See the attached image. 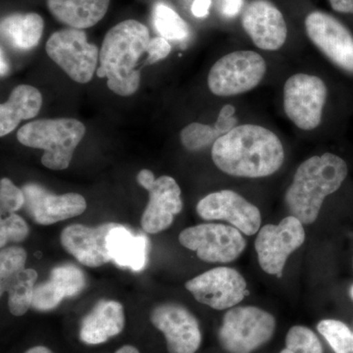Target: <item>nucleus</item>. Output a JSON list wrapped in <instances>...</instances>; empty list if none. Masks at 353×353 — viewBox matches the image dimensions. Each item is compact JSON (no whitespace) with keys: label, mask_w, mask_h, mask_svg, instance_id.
<instances>
[{"label":"nucleus","mask_w":353,"mask_h":353,"mask_svg":"<svg viewBox=\"0 0 353 353\" xmlns=\"http://www.w3.org/2000/svg\"><path fill=\"white\" fill-rule=\"evenodd\" d=\"M118 224L104 223L97 227L74 224L65 228L60 234L64 250L81 264L95 267L112 261L108 248V236Z\"/></svg>","instance_id":"nucleus-18"},{"label":"nucleus","mask_w":353,"mask_h":353,"mask_svg":"<svg viewBox=\"0 0 353 353\" xmlns=\"http://www.w3.org/2000/svg\"><path fill=\"white\" fill-rule=\"evenodd\" d=\"M25 353H53L51 352L50 348L43 347V345H38V347H34L30 348L29 350H27Z\"/></svg>","instance_id":"nucleus-39"},{"label":"nucleus","mask_w":353,"mask_h":353,"mask_svg":"<svg viewBox=\"0 0 353 353\" xmlns=\"http://www.w3.org/2000/svg\"><path fill=\"white\" fill-rule=\"evenodd\" d=\"M150 41L148 28L136 20L123 21L105 34L97 74L99 78L108 79V87L114 94L121 97L136 94L141 85V71L137 65Z\"/></svg>","instance_id":"nucleus-2"},{"label":"nucleus","mask_w":353,"mask_h":353,"mask_svg":"<svg viewBox=\"0 0 353 353\" xmlns=\"http://www.w3.org/2000/svg\"><path fill=\"white\" fill-rule=\"evenodd\" d=\"M2 39L11 48L28 51L38 46L44 22L37 13H15L6 16L0 24Z\"/></svg>","instance_id":"nucleus-23"},{"label":"nucleus","mask_w":353,"mask_h":353,"mask_svg":"<svg viewBox=\"0 0 353 353\" xmlns=\"http://www.w3.org/2000/svg\"><path fill=\"white\" fill-rule=\"evenodd\" d=\"M115 353H139V352L132 345H124V347H120Z\"/></svg>","instance_id":"nucleus-40"},{"label":"nucleus","mask_w":353,"mask_h":353,"mask_svg":"<svg viewBox=\"0 0 353 353\" xmlns=\"http://www.w3.org/2000/svg\"><path fill=\"white\" fill-rule=\"evenodd\" d=\"M38 273L34 269H24L10 280L1 284V294L8 292V307L11 314L23 316L32 307Z\"/></svg>","instance_id":"nucleus-24"},{"label":"nucleus","mask_w":353,"mask_h":353,"mask_svg":"<svg viewBox=\"0 0 353 353\" xmlns=\"http://www.w3.org/2000/svg\"><path fill=\"white\" fill-rule=\"evenodd\" d=\"M181 245L196 252L208 263H229L241 256L246 241L241 232L223 224H199L187 228L179 236Z\"/></svg>","instance_id":"nucleus-9"},{"label":"nucleus","mask_w":353,"mask_h":353,"mask_svg":"<svg viewBox=\"0 0 353 353\" xmlns=\"http://www.w3.org/2000/svg\"><path fill=\"white\" fill-rule=\"evenodd\" d=\"M317 330L328 341L334 353H353V331L339 320L327 319L318 323Z\"/></svg>","instance_id":"nucleus-26"},{"label":"nucleus","mask_w":353,"mask_h":353,"mask_svg":"<svg viewBox=\"0 0 353 353\" xmlns=\"http://www.w3.org/2000/svg\"><path fill=\"white\" fill-rule=\"evenodd\" d=\"M236 126H238V118L236 117V108L232 104H226L221 108L214 127L222 137Z\"/></svg>","instance_id":"nucleus-35"},{"label":"nucleus","mask_w":353,"mask_h":353,"mask_svg":"<svg viewBox=\"0 0 353 353\" xmlns=\"http://www.w3.org/2000/svg\"><path fill=\"white\" fill-rule=\"evenodd\" d=\"M48 57L75 82L87 83L94 78L99 58V50L88 41L83 30H61L53 32L46 41Z\"/></svg>","instance_id":"nucleus-7"},{"label":"nucleus","mask_w":353,"mask_h":353,"mask_svg":"<svg viewBox=\"0 0 353 353\" xmlns=\"http://www.w3.org/2000/svg\"><path fill=\"white\" fill-rule=\"evenodd\" d=\"M305 241L303 224L290 215L278 225H266L260 229L255 240L259 262L262 270L280 277L288 257Z\"/></svg>","instance_id":"nucleus-11"},{"label":"nucleus","mask_w":353,"mask_h":353,"mask_svg":"<svg viewBox=\"0 0 353 353\" xmlns=\"http://www.w3.org/2000/svg\"><path fill=\"white\" fill-rule=\"evenodd\" d=\"M327 99L328 88L319 77L299 73L285 81V115L303 131H313L321 124Z\"/></svg>","instance_id":"nucleus-8"},{"label":"nucleus","mask_w":353,"mask_h":353,"mask_svg":"<svg viewBox=\"0 0 353 353\" xmlns=\"http://www.w3.org/2000/svg\"><path fill=\"white\" fill-rule=\"evenodd\" d=\"M348 174L347 162L333 153L316 155L299 165L285 201L303 224L317 220L325 199L340 189Z\"/></svg>","instance_id":"nucleus-3"},{"label":"nucleus","mask_w":353,"mask_h":353,"mask_svg":"<svg viewBox=\"0 0 353 353\" xmlns=\"http://www.w3.org/2000/svg\"><path fill=\"white\" fill-rule=\"evenodd\" d=\"M243 0H224L223 2V13L227 17H236L241 8H243Z\"/></svg>","instance_id":"nucleus-36"},{"label":"nucleus","mask_w":353,"mask_h":353,"mask_svg":"<svg viewBox=\"0 0 353 353\" xmlns=\"http://www.w3.org/2000/svg\"><path fill=\"white\" fill-rule=\"evenodd\" d=\"M108 248L112 261L121 268L136 272L145 268L148 253L145 236H134L126 227L118 224L108 234Z\"/></svg>","instance_id":"nucleus-22"},{"label":"nucleus","mask_w":353,"mask_h":353,"mask_svg":"<svg viewBox=\"0 0 353 353\" xmlns=\"http://www.w3.org/2000/svg\"><path fill=\"white\" fill-rule=\"evenodd\" d=\"M27 252L20 246L3 248L0 252V279L1 284L24 270Z\"/></svg>","instance_id":"nucleus-30"},{"label":"nucleus","mask_w":353,"mask_h":353,"mask_svg":"<svg viewBox=\"0 0 353 353\" xmlns=\"http://www.w3.org/2000/svg\"><path fill=\"white\" fill-rule=\"evenodd\" d=\"M8 72V66H7V62L4 59L3 51L1 50V76L6 75Z\"/></svg>","instance_id":"nucleus-41"},{"label":"nucleus","mask_w":353,"mask_h":353,"mask_svg":"<svg viewBox=\"0 0 353 353\" xmlns=\"http://www.w3.org/2000/svg\"><path fill=\"white\" fill-rule=\"evenodd\" d=\"M264 58L252 50H240L220 58L209 71V90L217 97H228L250 92L266 74Z\"/></svg>","instance_id":"nucleus-6"},{"label":"nucleus","mask_w":353,"mask_h":353,"mask_svg":"<svg viewBox=\"0 0 353 353\" xmlns=\"http://www.w3.org/2000/svg\"><path fill=\"white\" fill-rule=\"evenodd\" d=\"M29 234V226L21 216L13 213L2 218L0 223V246L4 248L8 243H21Z\"/></svg>","instance_id":"nucleus-32"},{"label":"nucleus","mask_w":353,"mask_h":353,"mask_svg":"<svg viewBox=\"0 0 353 353\" xmlns=\"http://www.w3.org/2000/svg\"><path fill=\"white\" fill-rule=\"evenodd\" d=\"M352 264H353V262H352Z\"/></svg>","instance_id":"nucleus-43"},{"label":"nucleus","mask_w":353,"mask_h":353,"mask_svg":"<svg viewBox=\"0 0 353 353\" xmlns=\"http://www.w3.org/2000/svg\"><path fill=\"white\" fill-rule=\"evenodd\" d=\"M152 18L155 29L167 41H183L189 38V25L166 4L162 2L155 4Z\"/></svg>","instance_id":"nucleus-25"},{"label":"nucleus","mask_w":353,"mask_h":353,"mask_svg":"<svg viewBox=\"0 0 353 353\" xmlns=\"http://www.w3.org/2000/svg\"><path fill=\"white\" fill-rule=\"evenodd\" d=\"M329 2L336 12L353 15V0H329Z\"/></svg>","instance_id":"nucleus-38"},{"label":"nucleus","mask_w":353,"mask_h":353,"mask_svg":"<svg viewBox=\"0 0 353 353\" xmlns=\"http://www.w3.org/2000/svg\"><path fill=\"white\" fill-rule=\"evenodd\" d=\"M43 106V95L32 85L14 88L6 102L0 105V137L12 132L23 120L32 119Z\"/></svg>","instance_id":"nucleus-20"},{"label":"nucleus","mask_w":353,"mask_h":353,"mask_svg":"<svg viewBox=\"0 0 353 353\" xmlns=\"http://www.w3.org/2000/svg\"><path fill=\"white\" fill-rule=\"evenodd\" d=\"M110 0H48L53 17L73 29L94 27L103 19Z\"/></svg>","instance_id":"nucleus-21"},{"label":"nucleus","mask_w":353,"mask_h":353,"mask_svg":"<svg viewBox=\"0 0 353 353\" xmlns=\"http://www.w3.org/2000/svg\"><path fill=\"white\" fill-rule=\"evenodd\" d=\"M185 289L199 303L225 310L241 303L246 294L245 278L229 267H218L188 281Z\"/></svg>","instance_id":"nucleus-13"},{"label":"nucleus","mask_w":353,"mask_h":353,"mask_svg":"<svg viewBox=\"0 0 353 353\" xmlns=\"http://www.w3.org/2000/svg\"><path fill=\"white\" fill-rule=\"evenodd\" d=\"M150 320L164 334L169 353H196L201 347L199 321L181 304H160L153 309Z\"/></svg>","instance_id":"nucleus-15"},{"label":"nucleus","mask_w":353,"mask_h":353,"mask_svg":"<svg viewBox=\"0 0 353 353\" xmlns=\"http://www.w3.org/2000/svg\"><path fill=\"white\" fill-rule=\"evenodd\" d=\"M281 353H323L319 339L303 326L290 328L285 338V348Z\"/></svg>","instance_id":"nucleus-29"},{"label":"nucleus","mask_w":353,"mask_h":353,"mask_svg":"<svg viewBox=\"0 0 353 353\" xmlns=\"http://www.w3.org/2000/svg\"><path fill=\"white\" fill-rule=\"evenodd\" d=\"M137 182L150 194V201L141 219L143 229L148 234H158L168 229L183 209L180 185L172 176L155 178L148 169L139 172Z\"/></svg>","instance_id":"nucleus-10"},{"label":"nucleus","mask_w":353,"mask_h":353,"mask_svg":"<svg viewBox=\"0 0 353 353\" xmlns=\"http://www.w3.org/2000/svg\"><path fill=\"white\" fill-rule=\"evenodd\" d=\"M50 280L63 292L65 297H73L85 289V274L73 264H63L51 270Z\"/></svg>","instance_id":"nucleus-27"},{"label":"nucleus","mask_w":353,"mask_h":353,"mask_svg":"<svg viewBox=\"0 0 353 353\" xmlns=\"http://www.w3.org/2000/svg\"><path fill=\"white\" fill-rule=\"evenodd\" d=\"M196 212L204 220L226 221L245 236L256 234L261 226L259 209L231 190L203 197L197 204Z\"/></svg>","instance_id":"nucleus-14"},{"label":"nucleus","mask_w":353,"mask_h":353,"mask_svg":"<svg viewBox=\"0 0 353 353\" xmlns=\"http://www.w3.org/2000/svg\"><path fill=\"white\" fill-rule=\"evenodd\" d=\"M125 326L124 307L115 301H99L83 318L80 339L85 345H101L117 336Z\"/></svg>","instance_id":"nucleus-19"},{"label":"nucleus","mask_w":353,"mask_h":353,"mask_svg":"<svg viewBox=\"0 0 353 353\" xmlns=\"http://www.w3.org/2000/svg\"><path fill=\"white\" fill-rule=\"evenodd\" d=\"M211 157L218 169L240 178H263L282 167L285 150L275 132L259 125H238L213 143Z\"/></svg>","instance_id":"nucleus-1"},{"label":"nucleus","mask_w":353,"mask_h":353,"mask_svg":"<svg viewBox=\"0 0 353 353\" xmlns=\"http://www.w3.org/2000/svg\"><path fill=\"white\" fill-rule=\"evenodd\" d=\"M308 38L330 61L353 75V34L330 14L315 11L305 19Z\"/></svg>","instance_id":"nucleus-12"},{"label":"nucleus","mask_w":353,"mask_h":353,"mask_svg":"<svg viewBox=\"0 0 353 353\" xmlns=\"http://www.w3.org/2000/svg\"><path fill=\"white\" fill-rule=\"evenodd\" d=\"M220 137L214 126L201 123H190L180 134L181 143L190 152H199L214 143Z\"/></svg>","instance_id":"nucleus-28"},{"label":"nucleus","mask_w":353,"mask_h":353,"mask_svg":"<svg viewBox=\"0 0 353 353\" xmlns=\"http://www.w3.org/2000/svg\"><path fill=\"white\" fill-rule=\"evenodd\" d=\"M350 296H352V301H353V285L352 287V289L350 290Z\"/></svg>","instance_id":"nucleus-42"},{"label":"nucleus","mask_w":353,"mask_h":353,"mask_svg":"<svg viewBox=\"0 0 353 353\" xmlns=\"http://www.w3.org/2000/svg\"><path fill=\"white\" fill-rule=\"evenodd\" d=\"M243 27L260 50L276 51L284 46L288 27L282 12L268 0H253L243 11Z\"/></svg>","instance_id":"nucleus-17"},{"label":"nucleus","mask_w":353,"mask_h":353,"mask_svg":"<svg viewBox=\"0 0 353 353\" xmlns=\"http://www.w3.org/2000/svg\"><path fill=\"white\" fill-rule=\"evenodd\" d=\"M275 328L270 313L254 306H239L227 311L218 336L229 353H252L271 340Z\"/></svg>","instance_id":"nucleus-5"},{"label":"nucleus","mask_w":353,"mask_h":353,"mask_svg":"<svg viewBox=\"0 0 353 353\" xmlns=\"http://www.w3.org/2000/svg\"><path fill=\"white\" fill-rule=\"evenodd\" d=\"M171 50V44L166 39L162 38V37L150 39L148 50H146L148 57V59L145 60V65L154 64L160 60L165 59V58L169 57Z\"/></svg>","instance_id":"nucleus-34"},{"label":"nucleus","mask_w":353,"mask_h":353,"mask_svg":"<svg viewBox=\"0 0 353 353\" xmlns=\"http://www.w3.org/2000/svg\"><path fill=\"white\" fill-rule=\"evenodd\" d=\"M85 134L82 122L73 118L41 119L21 127L17 132L20 143L43 150L41 163L50 170L68 168L77 146Z\"/></svg>","instance_id":"nucleus-4"},{"label":"nucleus","mask_w":353,"mask_h":353,"mask_svg":"<svg viewBox=\"0 0 353 353\" xmlns=\"http://www.w3.org/2000/svg\"><path fill=\"white\" fill-rule=\"evenodd\" d=\"M25 208L34 222L48 226L83 214L87 201L82 194L69 192L57 194L48 192L39 183H28L23 187Z\"/></svg>","instance_id":"nucleus-16"},{"label":"nucleus","mask_w":353,"mask_h":353,"mask_svg":"<svg viewBox=\"0 0 353 353\" xmlns=\"http://www.w3.org/2000/svg\"><path fill=\"white\" fill-rule=\"evenodd\" d=\"M65 297L52 281L48 280L34 288L32 307L38 311H48L57 308Z\"/></svg>","instance_id":"nucleus-31"},{"label":"nucleus","mask_w":353,"mask_h":353,"mask_svg":"<svg viewBox=\"0 0 353 353\" xmlns=\"http://www.w3.org/2000/svg\"><path fill=\"white\" fill-rule=\"evenodd\" d=\"M24 192L16 187L12 181L2 178L0 181V212L2 216L13 214L25 205Z\"/></svg>","instance_id":"nucleus-33"},{"label":"nucleus","mask_w":353,"mask_h":353,"mask_svg":"<svg viewBox=\"0 0 353 353\" xmlns=\"http://www.w3.org/2000/svg\"><path fill=\"white\" fill-rule=\"evenodd\" d=\"M211 0H194L192 6V12L196 18H205L208 16Z\"/></svg>","instance_id":"nucleus-37"}]
</instances>
